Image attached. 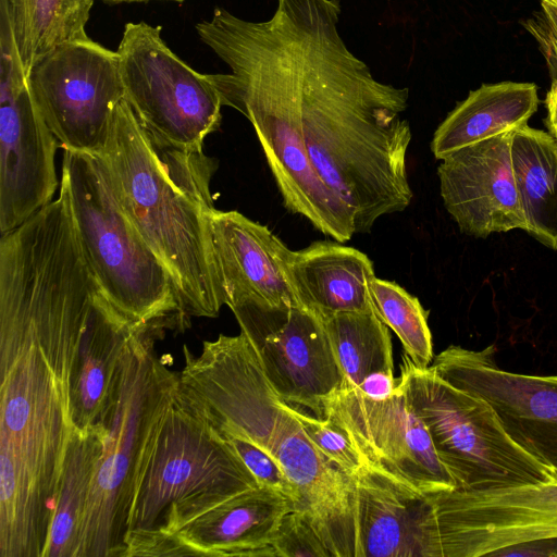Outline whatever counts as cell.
I'll list each match as a JSON object with an SVG mask.
<instances>
[{"label":"cell","mask_w":557,"mask_h":557,"mask_svg":"<svg viewBox=\"0 0 557 557\" xmlns=\"http://www.w3.org/2000/svg\"><path fill=\"white\" fill-rule=\"evenodd\" d=\"M431 368L487 401L507 434L557 479V374L503 370L494 346L472 350L451 345L434 356Z\"/></svg>","instance_id":"cell-16"},{"label":"cell","mask_w":557,"mask_h":557,"mask_svg":"<svg viewBox=\"0 0 557 557\" xmlns=\"http://www.w3.org/2000/svg\"><path fill=\"white\" fill-rule=\"evenodd\" d=\"M396 386L394 371H379L368 375L354 391L370 399L383 400L395 392Z\"/></svg>","instance_id":"cell-32"},{"label":"cell","mask_w":557,"mask_h":557,"mask_svg":"<svg viewBox=\"0 0 557 557\" xmlns=\"http://www.w3.org/2000/svg\"><path fill=\"white\" fill-rule=\"evenodd\" d=\"M103 448L100 425L75 430L64 458L44 557H77L96 468Z\"/></svg>","instance_id":"cell-25"},{"label":"cell","mask_w":557,"mask_h":557,"mask_svg":"<svg viewBox=\"0 0 557 557\" xmlns=\"http://www.w3.org/2000/svg\"><path fill=\"white\" fill-rule=\"evenodd\" d=\"M98 289L69 218L40 213L0 236V557L46 550Z\"/></svg>","instance_id":"cell-1"},{"label":"cell","mask_w":557,"mask_h":557,"mask_svg":"<svg viewBox=\"0 0 557 557\" xmlns=\"http://www.w3.org/2000/svg\"><path fill=\"white\" fill-rule=\"evenodd\" d=\"M552 85L545 97L546 125L557 145V71H552Z\"/></svg>","instance_id":"cell-34"},{"label":"cell","mask_w":557,"mask_h":557,"mask_svg":"<svg viewBox=\"0 0 557 557\" xmlns=\"http://www.w3.org/2000/svg\"><path fill=\"white\" fill-rule=\"evenodd\" d=\"M338 0H277L292 49L311 163L351 211L356 233L411 203L403 117L409 89L382 83L339 36Z\"/></svg>","instance_id":"cell-2"},{"label":"cell","mask_w":557,"mask_h":557,"mask_svg":"<svg viewBox=\"0 0 557 557\" xmlns=\"http://www.w3.org/2000/svg\"><path fill=\"white\" fill-rule=\"evenodd\" d=\"M178 393L219 434L242 437L283 467L299 494L297 511L332 557H355L348 478L310 441L292 406L276 394L244 333L205 341L195 356L183 347Z\"/></svg>","instance_id":"cell-4"},{"label":"cell","mask_w":557,"mask_h":557,"mask_svg":"<svg viewBox=\"0 0 557 557\" xmlns=\"http://www.w3.org/2000/svg\"><path fill=\"white\" fill-rule=\"evenodd\" d=\"M145 322L124 315L96 293L87 313L71 377V408L75 430L97 426L116 386L128 344Z\"/></svg>","instance_id":"cell-21"},{"label":"cell","mask_w":557,"mask_h":557,"mask_svg":"<svg viewBox=\"0 0 557 557\" xmlns=\"http://www.w3.org/2000/svg\"><path fill=\"white\" fill-rule=\"evenodd\" d=\"M271 546L275 557H332L309 519L297 510L283 517Z\"/></svg>","instance_id":"cell-31"},{"label":"cell","mask_w":557,"mask_h":557,"mask_svg":"<svg viewBox=\"0 0 557 557\" xmlns=\"http://www.w3.org/2000/svg\"><path fill=\"white\" fill-rule=\"evenodd\" d=\"M533 83L484 84L447 114L434 132L431 150L437 160L475 143L528 125L539 107Z\"/></svg>","instance_id":"cell-23"},{"label":"cell","mask_w":557,"mask_h":557,"mask_svg":"<svg viewBox=\"0 0 557 557\" xmlns=\"http://www.w3.org/2000/svg\"><path fill=\"white\" fill-rule=\"evenodd\" d=\"M221 437L238 455L255 476L258 485L281 493L290 500L294 510H297L299 504L298 491L274 457L242 437L227 434L221 435Z\"/></svg>","instance_id":"cell-30"},{"label":"cell","mask_w":557,"mask_h":557,"mask_svg":"<svg viewBox=\"0 0 557 557\" xmlns=\"http://www.w3.org/2000/svg\"><path fill=\"white\" fill-rule=\"evenodd\" d=\"M323 323L343 373L342 388L355 389L371 373L394 371L391 334L374 311L338 313Z\"/></svg>","instance_id":"cell-27"},{"label":"cell","mask_w":557,"mask_h":557,"mask_svg":"<svg viewBox=\"0 0 557 557\" xmlns=\"http://www.w3.org/2000/svg\"><path fill=\"white\" fill-rule=\"evenodd\" d=\"M547 32L557 40V0H542Z\"/></svg>","instance_id":"cell-35"},{"label":"cell","mask_w":557,"mask_h":557,"mask_svg":"<svg viewBox=\"0 0 557 557\" xmlns=\"http://www.w3.org/2000/svg\"><path fill=\"white\" fill-rule=\"evenodd\" d=\"M370 292L375 314L395 332L405 354L418 367H430L434 354L429 311L416 296L395 282L375 277Z\"/></svg>","instance_id":"cell-28"},{"label":"cell","mask_w":557,"mask_h":557,"mask_svg":"<svg viewBox=\"0 0 557 557\" xmlns=\"http://www.w3.org/2000/svg\"><path fill=\"white\" fill-rule=\"evenodd\" d=\"M103 1H110V2H143V1H150V0H103ZM170 1H176V2H183L185 0H170Z\"/></svg>","instance_id":"cell-36"},{"label":"cell","mask_w":557,"mask_h":557,"mask_svg":"<svg viewBox=\"0 0 557 557\" xmlns=\"http://www.w3.org/2000/svg\"><path fill=\"white\" fill-rule=\"evenodd\" d=\"M530 32L534 34L541 44L549 70L557 71V40L547 32L534 24L530 25Z\"/></svg>","instance_id":"cell-33"},{"label":"cell","mask_w":557,"mask_h":557,"mask_svg":"<svg viewBox=\"0 0 557 557\" xmlns=\"http://www.w3.org/2000/svg\"><path fill=\"white\" fill-rule=\"evenodd\" d=\"M396 379L423 421L456 490L490 491L554 480L553 473L505 431L483 398L403 356Z\"/></svg>","instance_id":"cell-9"},{"label":"cell","mask_w":557,"mask_h":557,"mask_svg":"<svg viewBox=\"0 0 557 557\" xmlns=\"http://www.w3.org/2000/svg\"><path fill=\"white\" fill-rule=\"evenodd\" d=\"M35 104L63 150L99 156L124 99L119 58L90 38L67 42L27 74Z\"/></svg>","instance_id":"cell-11"},{"label":"cell","mask_w":557,"mask_h":557,"mask_svg":"<svg viewBox=\"0 0 557 557\" xmlns=\"http://www.w3.org/2000/svg\"><path fill=\"white\" fill-rule=\"evenodd\" d=\"M256 486L238 455L177 387L138 480L124 557L157 556L184 525Z\"/></svg>","instance_id":"cell-7"},{"label":"cell","mask_w":557,"mask_h":557,"mask_svg":"<svg viewBox=\"0 0 557 557\" xmlns=\"http://www.w3.org/2000/svg\"><path fill=\"white\" fill-rule=\"evenodd\" d=\"M510 153L525 232L557 250V145L549 133L524 125L512 131Z\"/></svg>","instance_id":"cell-24"},{"label":"cell","mask_w":557,"mask_h":557,"mask_svg":"<svg viewBox=\"0 0 557 557\" xmlns=\"http://www.w3.org/2000/svg\"><path fill=\"white\" fill-rule=\"evenodd\" d=\"M199 38L231 72L208 74L223 106L251 123L285 208L339 243L355 232L351 211L323 182L305 145L298 81L287 33L275 11L250 22L216 7L196 24Z\"/></svg>","instance_id":"cell-5"},{"label":"cell","mask_w":557,"mask_h":557,"mask_svg":"<svg viewBox=\"0 0 557 557\" xmlns=\"http://www.w3.org/2000/svg\"><path fill=\"white\" fill-rule=\"evenodd\" d=\"M324 417L345 430L366 466L397 485L421 495L456 490L425 424L398 383L383 400L339 387L324 399Z\"/></svg>","instance_id":"cell-14"},{"label":"cell","mask_w":557,"mask_h":557,"mask_svg":"<svg viewBox=\"0 0 557 557\" xmlns=\"http://www.w3.org/2000/svg\"><path fill=\"white\" fill-rule=\"evenodd\" d=\"M282 400L322 418L343 373L323 320L302 307L245 302L230 308Z\"/></svg>","instance_id":"cell-15"},{"label":"cell","mask_w":557,"mask_h":557,"mask_svg":"<svg viewBox=\"0 0 557 557\" xmlns=\"http://www.w3.org/2000/svg\"><path fill=\"white\" fill-rule=\"evenodd\" d=\"M124 99L159 141L203 149L221 125V97L209 79L180 59L161 37V27L127 23L116 49Z\"/></svg>","instance_id":"cell-10"},{"label":"cell","mask_w":557,"mask_h":557,"mask_svg":"<svg viewBox=\"0 0 557 557\" xmlns=\"http://www.w3.org/2000/svg\"><path fill=\"white\" fill-rule=\"evenodd\" d=\"M511 133L463 147L437 168L444 207L459 230L484 238L527 231L511 165Z\"/></svg>","instance_id":"cell-17"},{"label":"cell","mask_w":557,"mask_h":557,"mask_svg":"<svg viewBox=\"0 0 557 557\" xmlns=\"http://www.w3.org/2000/svg\"><path fill=\"white\" fill-rule=\"evenodd\" d=\"M433 557L493 556L517 544L557 539V479L490 491L426 495Z\"/></svg>","instance_id":"cell-13"},{"label":"cell","mask_w":557,"mask_h":557,"mask_svg":"<svg viewBox=\"0 0 557 557\" xmlns=\"http://www.w3.org/2000/svg\"><path fill=\"white\" fill-rule=\"evenodd\" d=\"M95 0H1L25 72L54 48L89 38Z\"/></svg>","instance_id":"cell-26"},{"label":"cell","mask_w":557,"mask_h":557,"mask_svg":"<svg viewBox=\"0 0 557 557\" xmlns=\"http://www.w3.org/2000/svg\"><path fill=\"white\" fill-rule=\"evenodd\" d=\"M58 139L38 111L5 11L0 8V234L52 202Z\"/></svg>","instance_id":"cell-12"},{"label":"cell","mask_w":557,"mask_h":557,"mask_svg":"<svg viewBox=\"0 0 557 557\" xmlns=\"http://www.w3.org/2000/svg\"><path fill=\"white\" fill-rule=\"evenodd\" d=\"M60 190L83 255L108 300L133 321L177 318L189 327L166 269L124 212L101 160L64 150Z\"/></svg>","instance_id":"cell-8"},{"label":"cell","mask_w":557,"mask_h":557,"mask_svg":"<svg viewBox=\"0 0 557 557\" xmlns=\"http://www.w3.org/2000/svg\"><path fill=\"white\" fill-rule=\"evenodd\" d=\"M211 227L216 268L228 308L245 302L301 307L285 268L292 250L268 226L238 211L215 209Z\"/></svg>","instance_id":"cell-18"},{"label":"cell","mask_w":557,"mask_h":557,"mask_svg":"<svg viewBox=\"0 0 557 557\" xmlns=\"http://www.w3.org/2000/svg\"><path fill=\"white\" fill-rule=\"evenodd\" d=\"M355 557H433L426 495L366 466L347 475Z\"/></svg>","instance_id":"cell-19"},{"label":"cell","mask_w":557,"mask_h":557,"mask_svg":"<svg viewBox=\"0 0 557 557\" xmlns=\"http://www.w3.org/2000/svg\"><path fill=\"white\" fill-rule=\"evenodd\" d=\"M288 498L264 486L239 493L184 525L157 556L275 557L272 540Z\"/></svg>","instance_id":"cell-20"},{"label":"cell","mask_w":557,"mask_h":557,"mask_svg":"<svg viewBox=\"0 0 557 557\" xmlns=\"http://www.w3.org/2000/svg\"><path fill=\"white\" fill-rule=\"evenodd\" d=\"M290 406L310 441L344 474H355L364 467L363 459L348 434L335 421Z\"/></svg>","instance_id":"cell-29"},{"label":"cell","mask_w":557,"mask_h":557,"mask_svg":"<svg viewBox=\"0 0 557 557\" xmlns=\"http://www.w3.org/2000/svg\"><path fill=\"white\" fill-rule=\"evenodd\" d=\"M97 157L124 212L166 269L182 315L216 318L225 305L211 227L218 160L203 149L159 141L125 99Z\"/></svg>","instance_id":"cell-3"},{"label":"cell","mask_w":557,"mask_h":557,"mask_svg":"<svg viewBox=\"0 0 557 557\" xmlns=\"http://www.w3.org/2000/svg\"><path fill=\"white\" fill-rule=\"evenodd\" d=\"M168 330L182 332L180 320L145 322L128 344L111 401L98 424L103 448L77 557H124L138 480L180 382V373L172 371L156 350Z\"/></svg>","instance_id":"cell-6"},{"label":"cell","mask_w":557,"mask_h":557,"mask_svg":"<svg viewBox=\"0 0 557 557\" xmlns=\"http://www.w3.org/2000/svg\"><path fill=\"white\" fill-rule=\"evenodd\" d=\"M286 272L300 306L322 320L344 312L374 311L373 262L337 240L313 242L290 251Z\"/></svg>","instance_id":"cell-22"}]
</instances>
